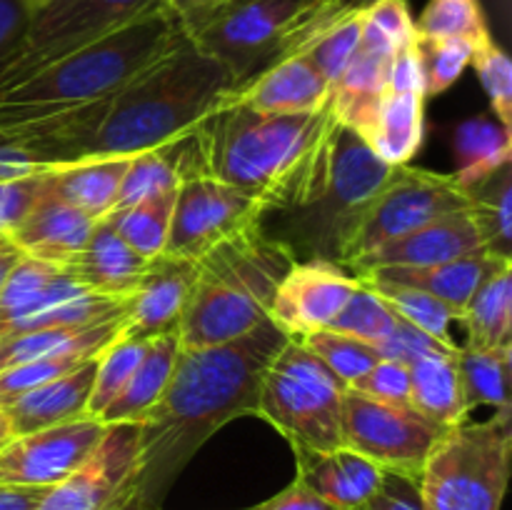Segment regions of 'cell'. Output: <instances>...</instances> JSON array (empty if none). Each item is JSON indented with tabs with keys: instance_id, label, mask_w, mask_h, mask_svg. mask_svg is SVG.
Masks as SVG:
<instances>
[{
	"instance_id": "61",
	"label": "cell",
	"mask_w": 512,
	"mask_h": 510,
	"mask_svg": "<svg viewBox=\"0 0 512 510\" xmlns=\"http://www.w3.org/2000/svg\"><path fill=\"white\" fill-rule=\"evenodd\" d=\"M160 510V508H158ZM245 510H255V508H245Z\"/></svg>"
},
{
	"instance_id": "19",
	"label": "cell",
	"mask_w": 512,
	"mask_h": 510,
	"mask_svg": "<svg viewBox=\"0 0 512 510\" xmlns=\"http://www.w3.org/2000/svg\"><path fill=\"white\" fill-rule=\"evenodd\" d=\"M395 48L363 18V35L360 45L350 60L348 70L330 93L335 120L345 128L355 130L360 138H368L373 130L375 115L385 98L388 85V68Z\"/></svg>"
},
{
	"instance_id": "43",
	"label": "cell",
	"mask_w": 512,
	"mask_h": 510,
	"mask_svg": "<svg viewBox=\"0 0 512 510\" xmlns=\"http://www.w3.org/2000/svg\"><path fill=\"white\" fill-rule=\"evenodd\" d=\"M60 273L63 270L58 265L23 255L0 288V328L23 315L28 308H33L43 298L45 290L60 278Z\"/></svg>"
},
{
	"instance_id": "14",
	"label": "cell",
	"mask_w": 512,
	"mask_h": 510,
	"mask_svg": "<svg viewBox=\"0 0 512 510\" xmlns=\"http://www.w3.org/2000/svg\"><path fill=\"white\" fill-rule=\"evenodd\" d=\"M143 428L113 423L70 478L48 490L38 510H145L140 503Z\"/></svg>"
},
{
	"instance_id": "57",
	"label": "cell",
	"mask_w": 512,
	"mask_h": 510,
	"mask_svg": "<svg viewBox=\"0 0 512 510\" xmlns=\"http://www.w3.org/2000/svg\"><path fill=\"white\" fill-rule=\"evenodd\" d=\"M323 3H330L335 5V8H343V10H363L368 8L370 3H375V0H323Z\"/></svg>"
},
{
	"instance_id": "48",
	"label": "cell",
	"mask_w": 512,
	"mask_h": 510,
	"mask_svg": "<svg viewBox=\"0 0 512 510\" xmlns=\"http://www.w3.org/2000/svg\"><path fill=\"white\" fill-rule=\"evenodd\" d=\"M378 353L388 360H398V363H415V360L425 358V355L435 353H455L458 348H450V345L440 343V340L430 338L423 330H418L415 325L405 323L403 318L395 320V328L388 338L380 345H375Z\"/></svg>"
},
{
	"instance_id": "41",
	"label": "cell",
	"mask_w": 512,
	"mask_h": 510,
	"mask_svg": "<svg viewBox=\"0 0 512 510\" xmlns=\"http://www.w3.org/2000/svg\"><path fill=\"white\" fill-rule=\"evenodd\" d=\"M395 320H398V315L393 313V308L360 278L358 290L350 295L343 310L335 315V320L330 323V330H338V333L358 338L363 343L380 345L393 333Z\"/></svg>"
},
{
	"instance_id": "37",
	"label": "cell",
	"mask_w": 512,
	"mask_h": 510,
	"mask_svg": "<svg viewBox=\"0 0 512 510\" xmlns=\"http://www.w3.org/2000/svg\"><path fill=\"white\" fill-rule=\"evenodd\" d=\"M415 33L418 38L433 40H468L475 48L490 40L480 0H430L415 23Z\"/></svg>"
},
{
	"instance_id": "46",
	"label": "cell",
	"mask_w": 512,
	"mask_h": 510,
	"mask_svg": "<svg viewBox=\"0 0 512 510\" xmlns=\"http://www.w3.org/2000/svg\"><path fill=\"white\" fill-rule=\"evenodd\" d=\"M358 395L385 405H410V370L398 360L380 358L373 368L348 385Z\"/></svg>"
},
{
	"instance_id": "24",
	"label": "cell",
	"mask_w": 512,
	"mask_h": 510,
	"mask_svg": "<svg viewBox=\"0 0 512 510\" xmlns=\"http://www.w3.org/2000/svg\"><path fill=\"white\" fill-rule=\"evenodd\" d=\"M295 460V478L340 510L360 508L380 488L385 475L380 465L345 445L325 453H295Z\"/></svg>"
},
{
	"instance_id": "22",
	"label": "cell",
	"mask_w": 512,
	"mask_h": 510,
	"mask_svg": "<svg viewBox=\"0 0 512 510\" xmlns=\"http://www.w3.org/2000/svg\"><path fill=\"white\" fill-rule=\"evenodd\" d=\"M98 358H90L73 373H65L50 383L20 393L0 403L13 435H28L35 430L53 428L68 420L88 415V398L93 390Z\"/></svg>"
},
{
	"instance_id": "9",
	"label": "cell",
	"mask_w": 512,
	"mask_h": 510,
	"mask_svg": "<svg viewBox=\"0 0 512 510\" xmlns=\"http://www.w3.org/2000/svg\"><path fill=\"white\" fill-rule=\"evenodd\" d=\"M468 208V193L453 175L395 165L390 178L345 220L335 240L333 263L350 270L380 245Z\"/></svg>"
},
{
	"instance_id": "23",
	"label": "cell",
	"mask_w": 512,
	"mask_h": 510,
	"mask_svg": "<svg viewBox=\"0 0 512 510\" xmlns=\"http://www.w3.org/2000/svg\"><path fill=\"white\" fill-rule=\"evenodd\" d=\"M95 223L98 220L88 218L78 208L63 203L45 190L43 198L5 238L28 258L45 260V263L63 268L83 248Z\"/></svg>"
},
{
	"instance_id": "59",
	"label": "cell",
	"mask_w": 512,
	"mask_h": 510,
	"mask_svg": "<svg viewBox=\"0 0 512 510\" xmlns=\"http://www.w3.org/2000/svg\"><path fill=\"white\" fill-rule=\"evenodd\" d=\"M23 3L28 5V8H30V13H33V10H38L40 5H43V3H48V0H23Z\"/></svg>"
},
{
	"instance_id": "32",
	"label": "cell",
	"mask_w": 512,
	"mask_h": 510,
	"mask_svg": "<svg viewBox=\"0 0 512 510\" xmlns=\"http://www.w3.org/2000/svg\"><path fill=\"white\" fill-rule=\"evenodd\" d=\"M512 158V133L490 115L465 120L455 130V173L460 188L480 183Z\"/></svg>"
},
{
	"instance_id": "29",
	"label": "cell",
	"mask_w": 512,
	"mask_h": 510,
	"mask_svg": "<svg viewBox=\"0 0 512 510\" xmlns=\"http://www.w3.org/2000/svg\"><path fill=\"white\" fill-rule=\"evenodd\" d=\"M180 353L178 335H163L153 338L145 345V353L140 358L138 368L133 370L125 388L120 390L118 398L103 410L98 420L105 425L113 423H140L143 415L153 408L168 385L170 373H173L175 358Z\"/></svg>"
},
{
	"instance_id": "26",
	"label": "cell",
	"mask_w": 512,
	"mask_h": 510,
	"mask_svg": "<svg viewBox=\"0 0 512 510\" xmlns=\"http://www.w3.org/2000/svg\"><path fill=\"white\" fill-rule=\"evenodd\" d=\"M510 258H495L488 250H475V253L463 255V258L448 260V263L438 265H423V268H378L368 270V273L358 275V278L370 280H388V283L410 285L423 293L433 295V298L443 300L448 308L455 313H463L468 300L478 290V285L498 268V263Z\"/></svg>"
},
{
	"instance_id": "60",
	"label": "cell",
	"mask_w": 512,
	"mask_h": 510,
	"mask_svg": "<svg viewBox=\"0 0 512 510\" xmlns=\"http://www.w3.org/2000/svg\"><path fill=\"white\" fill-rule=\"evenodd\" d=\"M5 248H10V240L5 238V235H0V253H3Z\"/></svg>"
},
{
	"instance_id": "54",
	"label": "cell",
	"mask_w": 512,
	"mask_h": 510,
	"mask_svg": "<svg viewBox=\"0 0 512 510\" xmlns=\"http://www.w3.org/2000/svg\"><path fill=\"white\" fill-rule=\"evenodd\" d=\"M30 8L23 0H0V58L10 53L28 28Z\"/></svg>"
},
{
	"instance_id": "50",
	"label": "cell",
	"mask_w": 512,
	"mask_h": 510,
	"mask_svg": "<svg viewBox=\"0 0 512 510\" xmlns=\"http://www.w3.org/2000/svg\"><path fill=\"white\" fill-rule=\"evenodd\" d=\"M355 510H425L420 478L385 470L380 488Z\"/></svg>"
},
{
	"instance_id": "20",
	"label": "cell",
	"mask_w": 512,
	"mask_h": 510,
	"mask_svg": "<svg viewBox=\"0 0 512 510\" xmlns=\"http://www.w3.org/2000/svg\"><path fill=\"white\" fill-rule=\"evenodd\" d=\"M330 93V85L305 55H290L235 90L228 103L248 105L265 115H303L323 110Z\"/></svg>"
},
{
	"instance_id": "18",
	"label": "cell",
	"mask_w": 512,
	"mask_h": 510,
	"mask_svg": "<svg viewBox=\"0 0 512 510\" xmlns=\"http://www.w3.org/2000/svg\"><path fill=\"white\" fill-rule=\"evenodd\" d=\"M485 250L473 215L468 210L430 220L423 228L380 245L350 268V273L363 275L378 268H423V265L448 263L463 255Z\"/></svg>"
},
{
	"instance_id": "38",
	"label": "cell",
	"mask_w": 512,
	"mask_h": 510,
	"mask_svg": "<svg viewBox=\"0 0 512 510\" xmlns=\"http://www.w3.org/2000/svg\"><path fill=\"white\" fill-rule=\"evenodd\" d=\"M360 35H363V10H353V13L340 15L305 48L303 55L323 75L330 90L338 85V80L348 70L350 60L360 45Z\"/></svg>"
},
{
	"instance_id": "33",
	"label": "cell",
	"mask_w": 512,
	"mask_h": 510,
	"mask_svg": "<svg viewBox=\"0 0 512 510\" xmlns=\"http://www.w3.org/2000/svg\"><path fill=\"white\" fill-rule=\"evenodd\" d=\"M485 250L495 258L512 260V168L510 163L495 170L480 183L465 188Z\"/></svg>"
},
{
	"instance_id": "11",
	"label": "cell",
	"mask_w": 512,
	"mask_h": 510,
	"mask_svg": "<svg viewBox=\"0 0 512 510\" xmlns=\"http://www.w3.org/2000/svg\"><path fill=\"white\" fill-rule=\"evenodd\" d=\"M390 173L393 165L380 160L355 130L338 123L325 188L310 205L290 210V238L283 243L293 250V255H298V250H308L315 260L333 263L335 240L345 220L390 178Z\"/></svg>"
},
{
	"instance_id": "49",
	"label": "cell",
	"mask_w": 512,
	"mask_h": 510,
	"mask_svg": "<svg viewBox=\"0 0 512 510\" xmlns=\"http://www.w3.org/2000/svg\"><path fill=\"white\" fill-rule=\"evenodd\" d=\"M365 23L373 25L395 50L413 43L418 38L415 33V20L410 15L408 0H375L368 8H363Z\"/></svg>"
},
{
	"instance_id": "42",
	"label": "cell",
	"mask_w": 512,
	"mask_h": 510,
	"mask_svg": "<svg viewBox=\"0 0 512 510\" xmlns=\"http://www.w3.org/2000/svg\"><path fill=\"white\" fill-rule=\"evenodd\" d=\"M178 185V168H175V163L163 148L133 155L123 175V183H120V193L113 210H123L148 198H158V195L170 193V190H178Z\"/></svg>"
},
{
	"instance_id": "3",
	"label": "cell",
	"mask_w": 512,
	"mask_h": 510,
	"mask_svg": "<svg viewBox=\"0 0 512 510\" xmlns=\"http://www.w3.org/2000/svg\"><path fill=\"white\" fill-rule=\"evenodd\" d=\"M233 93L235 80L225 65L183 38L105 100L95 125L75 148L73 163L165 148L193 133Z\"/></svg>"
},
{
	"instance_id": "39",
	"label": "cell",
	"mask_w": 512,
	"mask_h": 510,
	"mask_svg": "<svg viewBox=\"0 0 512 510\" xmlns=\"http://www.w3.org/2000/svg\"><path fill=\"white\" fill-rule=\"evenodd\" d=\"M300 343H303L305 348L330 370V373L338 375L345 385H350L353 380H358L360 375L368 373V370L383 358L375 345L363 343V340L350 338V335L338 333V330L330 328L303 335Z\"/></svg>"
},
{
	"instance_id": "44",
	"label": "cell",
	"mask_w": 512,
	"mask_h": 510,
	"mask_svg": "<svg viewBox=\"0 0 512 510\" xmlns=\"http://www.w3.org/2000/svg\"><path fill=\"white\" fill-rule=\"evenodd\" d=\"M415 43H418L420 68H423L425 98H435L453 88V83H458L475 53L473 43L458 38H415Z\"/></svg>"
},
{
	"instance_id": "30",
	"label": "cell",
	"mask_w": 512,
	"mask_h": 510,
	"mask_svg": "<svg viewBox=\"0 0 512 510\" xmlns=\"http://www.w3.org/2000/svg\"><path fill=\"white\" fill-rule=\"evenodd\" d=\"M425 130V95L390 93L380 103L378 115L365 143L388 165H408L420 150Z\"/></svg>"
},
{
	"instance_id": "28",
	"label": "cell",
	"mask_w": 512,
	"mask_h": 510,
	"mask_svg": "<svg viewBox=\"0 0 512 510\" xmlns=\"http://www.w3.org/2000/svg\"><path fill=\"white\" fill-rule=\"evenodd\" d=\"M458 350L425 355L408 365L410 408L445 430L465 423L470 413L458 370Z\"/></svg>"
},
{
	"instance_id": "16",
	"label": "cell",
	"mask_w": 512,
	"mask_h": 510,
	"mask_svg": "<svg viewBox=\"0 0 512 510\" xmlns=\"http://www.w3.org/2000/svg\"><path fill=\"white\" fill-rule=\"evenodd\" d=\"M360 278L330 260H295L273 295L268 318L288 338L300 340L315 330L330 328Z\"/></svg>"
},
{
	"instance_id": "25",
	"label": "cell",
	"mask_w": 512,
	"mask_h": 510,
	"mask_svg": "<svg viewBox=\"0 0 512 510\" xmlns=\"http://www.w3.org/2000/svg\"><path fill=\"white\" fill-rule=\"evenodd\" d=\"M125 310L105 320L88 325H65V328H40L28 333L3 335L0 338V373L15 365L30 363L55 355H95L103 353L110 343L123 335Z\"/></svg>"
},
{
	"instance_id": "31",
	"label": "cell",
	"mask_w": 512,
	"mask_h": 510,
	"mask_svg": "<svg viewBox=\"0 0 512 510\" xmlns=\"http://www.w3.org/2000/svg\"><path fill=\"white\" fill-rule=\"evenodd\" d=\"M460 323L468 330L465 348L488 350L512 343V260L498 263L478 285L460 313Z\"/></svg>"
},
{
	"instance_id": "47",
	"label": "cell",
	"mask_w": 512,
	"mask_h": 510,
	"mask_svg": "<svg viewBox=\"0 0 512 510\" xmlns=\"http://www.w3.org/2000/svg\"><path fill=\"white\" fill-rule=\"evenodd\" d=\"M48 170L0 180V235H8L48 190Z\"/></svg>"
},
{
	"instance_id": "17",
	"label": "cell",
	"mask_w": 512,
	"mask_h": 510,
	"mask_svg": "<svg viewBox=\"0 0 512 510\" xmlns=\"http://www.w3.org/2000/svg\"><path fill=\"white\" fill-rule=\"evenodd\" d=\"M195 280V260L160 253L148 260L138 285L125 300L123 335L138 340L178 335Z\"/></svg>"
},
{
	"instance_id": "55",
	"label": "cell",
	"mask_w": 512,
	"mask_h": 510,
	"mask_svg": "<svg viewBox=\"0 0 512 510\" xmlns=\"http://www.w3.org/2000/svg\"><path fill=\"white\" fill-rule=\"evenodd\" d=\"M50 488L0 483V510H38Z\"/></svg>"
},
{
	"instance_id": "34",
	"label": "cell",
	"mask_w": 512,
	"mask_h": 510,
	"mask_svg": "<svg viewBox=\"0 0 512 510\" xmlns=\"http://www.w3.org/2000/svg\"><path fill=\"white\" fill-rule=\"evenodd\" d=\"M510 363L512 343L488 350L460 345L458 370L468 408L490 405L495 410H510Z\"/></svg>"
},
{
	"instance_id": "45",
	"label": "cell",
	"mask_w": 512,
	"mask_h": 510,
	"mask_svg": "<svg viewBox=\"0 0 512 510\" xmlns=\"http://www.w3.org/2000/svg\"><path fill=\"white\" fill-rule=\"evenodd\" d=\"M470 63L478 70V78L483 83L485 93L490 98L493 118L512 133V63L510 55L495 43L493 38L488 43L478 45Z\"/></svg>"
},
{
	"instance_id": "5",
	"label": "cell",
	"mask_w": 512,
	"mask_h": 510,
	"mask_svg": "<svg viewBox=\"0 0 512 510\" xmlns=\"http://www.w3.org/2000/svg\"><path fill=\"white\" fill-rule=\"evenodd\" d=\"M295 255L265 228L245 230L195 260V280L180 320V348L243 338L270 313L273 295Z\"/></svg>"
},
{
	"instance_id": "2",
	"label": "cell",
	"mask_w": 512,
	"mask_h": 510,
	"mask_svg": "<svg viewBox=\"0 0 512 510\" xmlns=\"http://www.w3.org/2000/svg\"><path fill=\"white\" fill-rule=\"evenodd\" d=\"M335 130L330 103L303 115H265L225 103L193 133L165 145V153L180 180L210 175L260 200L268 213H285L323 190Z\"/></svg>"
},
{
	"instance_id": "52",
	"label": "cell",
	"mask_w": 512,
	"mask_h": 510,
	"mask_svg": "<svg viewBox=\"0 0 512 510\" xmlns=\"http://www.w3.org/2000/svg\"><path fill=\"white\" fill-rule=\"evenodd\" d=\"M225 3L228 0H168V13L180 25L185 38H193Z\"/></svg>"
},
{
	"instance_id": "15",
	"label": "cell",
	"mask_w": 512,
	"mask_h": 510,
	"mask_svg": "<svg viewBox=\"0 0 512 510\" xmlns=\"http://www.w3.org/2000/svg\"><path fill=\"white\" fill-rule=\"evenodd\" d=\"M105 430L103 420L83 415L53 428L13 435L0 448V483L55 488L98 450Z\"/></svg>"
},
{
	"instance_id": "35",
	"label": "cell",
	"mask_w": 512,
	"mask_h": 510,
	"mask_svg": "<svg viewBox=\"0 0 512 510\" xmlns=\"http://www.w3.org/2000/svg\"><path fill=\"white\" fill-rule=\"evenodd\" d=\"M175 193L178 190H170V193L158 195V198H148L143 203L130 205V208L113 210V213L105 215V220L113 225L115 233L135 253L143 255L145 260H153L163 253L165 243H168Z\"/></svg>"
},
{
	"instance_id": "10",
	"label": "cell",
	"mask_w": 512,
	"mask_h": 510,
	"mask_svg": "<svg viewBox=\"0 0 512 510\" xmlns=\"http://www.w3.org/2000/svg\"><path fill=\"white\" fill-rule=\"evenodd\" d=\"M168 10V0H48L30 13L20 43L0 58V95L55 60Z\"/></svg>"
},
{
	"instance_id": "13",
	"label": "cell",
	"mask_w": 512,
	"mask_h": 510,
	"mask_svg": "<svg viewBox=\"0 0 512 510\" xmlns=\"http://www.w3.org/2000/svg\"><path fill=\"white\" fill-rule=\"evenodd\" d=\"M268 215L260 200L210 175L180 180L173 220L163 253L183 260H200L215 245L260 228Z\"/></svg>"
},
{
	"instance_id": "58",
	"label": "cell",
	"mask_w": 512,
	"mask_h": 510,
	"mask_svg": "<svg viewBox=\"0 0 512 510\" xmlns=\"http://www.w3.org/2000/svg\"><path fill=\"white\" fill-rule=\"evenodd\" d=\"M10 438H13V433H10V425H8V420H5L3 408H0V448H3Z\"/></svg>"
},
{
	"instance_id": "56",
	"label": "cell",
	"mask_w": 512,
	"mask_h": 510,
	"mask_svg": "<svg viewBox=\"0 0 512 510\" xmlns=\"http://www.w3.org/2000/svg\"><path fill=\"white\" fill-rule=\"evenodd\" d=\"M20 258H23V253H20L13 243H10V248H5L3 253H0V288H3L5 278H8L10 270H13V265L18 263Z\"/></svg>"
},
{
	"instance_id": "7",
	"label": "cell",
	"mask_w": 512,
	"mask_h": 510,
	"mask_svg": "<svg viewBox=\"0 0 512 510\" xmlns=\"http://www.w3.org/2000/svg\"><path fill=\"white\" fill-rule=\"evenodd\" d=\"M345 390L300 340L288 338L260 378L255 415L268 420L293 453H325L343 445Z\"/></svg>"
},
{
	"instance_id": "36",
	"label": "cell",
	"mask_w": 512,
	"mask_h": 510,
	"mask_svg": "<svg viewBox=\"0 0 512 510\" xmlns=\"http://www.w3.org/2000/svg\"><path fill=\"white\" fill-rule=\"evenodd\" d=\"M363 280L390 305V308H393V313L398 315V318L405 320V323L415 325V328L423 330L425 335L450 345V348H460L453 340V335H450V323L458 320V313H455L453 308H448L443 300L433 298V295L423 293V290L418 288H410V285L370 278Z\"/></svg>"
},
{
	"instance_id": "27",
	"label": "cell",
	"mask_w": 512,
	"mask_h": 510,
	"mask_svg": "<svg viewBox=\"0 0 512 510\" xmlns=\"http://www.w3.org/2000/svg\"><path fill=\"white\" fill-rule=\"evenodd\" d=\"M133 155H98L48 170V193L100 220L115 208L120 183Z\"/></svg>"
},
{
	"instance_id": "1",
	"label": "cell",
	"mask_w": 512,
	"mask_h": 510,
	"mask_svg": "<svg viewBox=\"0 0 512 510\" xmlns=\"http://www.w3.org/2000/svg\"><path fill=\"white\" fill-rule=\"evenodd\" d=\"M288 335L270 318L243 338L205 348H180L158 403L143 415L140 503L160 500L195 453L230 420L255 415L260 378Z\"/></svg>"
},
{
	"instance_id": "8",
	"label": "cell",
	"mask_w": 512,
	"mask_h": 510,
	"mask_svg": "<svg viewBox=\"0 0 512 510\" xmlns=\"http://www.w3.org/2000/svg\"><path fill=\"white\" fill-rule=\"evenodd\" d=\"M512 465V413L445 430L420 473L425 510H500Z\"/></svg>"
},
{
	"instance_id": "53",
	"label": "cell",
	"mask_w": 512,
	"mask_h": 510,
	"mask_svg": "<svg viewBox=\"0 0 512 510\" xmlns=\"http://www.w3.org/2000/svg\"><path fill=\"white\" fill-rule=\"evenodd\" d=\"M255 510H340L333 503L320 498L318 493L308 488V485L300 483L298 478L288 485V488L280 490L278 495L268 498L265 503L255 505Z\"/></svg>"
},
{
	"instance_id": "21",
	"label": "cell",
	"mask_w": 512,
	"mask_h": 510,
	"mask_svg": "<svg viewBox=\"0 0 512 510\" xmlns=\"http://www.w3.org/2000/svg\"><path fill=\"white\" fill-rule=\"evenodd\" d=\"M148 260L135 253L105 218L90 230L83 248L63 265V273L85 290L108 298L128 300Z\"/></svg>"
},
{
	"instance_id": "4",
	"label": "cell",
	"mask_w": 512,
	"mask_h": 510,
	"mask_svg": "<svg viewBox=\"0 0 512 510\" xmlns=\"http://www.w3.org/2000/svg\"><path fill=\"white\" fill-rule=\"evenodd\" d=\"M183 38L173 15L163 10L55 60L0 95V133L110 98Z\"/></svg>"
},
{
	"instance_id": "12",
	"label": "cell",
	"mask_w": 512,
	"mask_h": 510,
	"mask_svg": "<svg viewBox=\"0 0 512 510\" xmlns=\"http://www.w3.org/2000/svg\"><path fill=\"white\" fill-rule=\"evenodd\" d=\"M345 448L365 455L390 473L420 478L423 465L445 428L430 423L410 405H385L345 390L343 420H340Z\"/></svg>"
},
{
	"instance_id": "40",
	"label": "cell",
	"mask_w": 512,
	"mask_h": 510,
	"mask_svg": "<svg viewBox=\"0 0 512 510\" xmlns=\"http://www.w3.org/2000/svg\"><path fill=\"white\" fill-rule=\"evenodd\" d=\"M145 345H148V340L120 335L115 343H110L108 348L98 355L93 390H90L88 398V415L100 418L103 410L118 398L120 390L125 388V383H128L130 375H133V370L138 368L140 358H143L145 353Z\"/></svg>"
},
{
	"instance_id": "6",
	"label": "cell",
	"mask_w": 512,
	"mask_h": 510,
	"mask_svg": "<svg viewBox=\"0 0 512 510\" xmlns=\"http://www.w3.org/2000/svg\"><path fill=\"white\" fill-rule=\"evenodd\" d=\"M345 13L353 10L323 0H228L188 40L225 65L238 90L280 60L303 55Z\"/></svg>"
},
{
	"instance_id": "51",
	"label": "cell",
	"mask_w": 512,
	"mask_h": 510,
	"mask_svg": "<svg viewBox=\"0 0 512 510\" xmlns=\"http://www.w3.org/2000/svg\"><path fill=\"white\" fill-rule=\"evenodd\" d=\"M385 90H390V93H423L425 95L423 68H420L418 43H415V40L395 50L388 68V85H385Z\"/></svg>"
}]
</instances>
